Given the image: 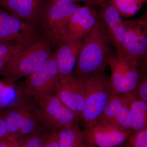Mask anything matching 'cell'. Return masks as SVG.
<instances>
[{"mask_svg": "<svg viewBox=\"0 0 147 147\" xmlns=\"http://www.w3.org/2000/svg\"><path fill=\"white\" fill-rule=\"evenodd\" d=\"M113 47L105 24L99 18L94 26L83 38L72 74L82 79L91 74L103 72L110 60L116 56Z\"/></svg>", "mask_w": 147, "mask_h": 147, "instance_id": "cell-1", "label": "cell"}, {"mask_svg": "<svg viewBox=\"0 0 147 147\" xmlns=\"http://www.w3.org/2000/svg\"><path fill=\"white\" fill-rule=\"evenodd\" d=\"M52 48L46 38H39L15 54L1 76L12 83L27 77L40 68L53 55Z\"/></svg>", "mask_w": 147, "mask_h": 147, "instance_id": "cell-2", "label": "cell"}, {"mask_svg": "<svg viewBox=\"0 0 147 147\" xmlns=\"http://www.w3.org/2000/svg\"><path fill=\"white\" fill-rule=\"evenodd\" d=\"M80 6L74 0H51L47 5L38 27L53 48L65 40L69 21Z\"/></svg>", "mask_w": 147, "mask_h": 147, "instance_id": "cell-3", "label": "cell"}, {"mask_svg": "<svg viewBox=\"0 0 147 147\" xmlns=\"http://www.w3.org/2000/svg\"><path fill=\"white\" fill-rule=\"evenodd\" d=\"M82 79L85 103L79 121L86 128L99 119L112 93L109 78L103 72L91 74Z\"/></svg>", "mask_w": 147, "mask_h": 147, "instance_id": "cell-4", "label": "cell"}, {"mask_svg": "<svg viewBox=\"0 0 147 147\" xmlns=\"http://www.w3.org/2000/svg\"><path fill=\"white\" fill-rule=\"evenodd\" d=\"M3 111L11 136L17 138L44 130L42 127L38 103L32 98H23Z\"/></svg>", "mask_w": 147, "mask_h": 147, "instance_id": "cell-5", "label": "cell"}, {"mask_svg": "<svg viewBox=\"0 0 147 147\" xmlns=\"http://www.w3.org/2000/svg\"><path fill=\"white\" fill-rule=\"evenodd\" d=\"M124 24L123 57L134 61L141 68H147V11L135 19L124 20Z\"/></svg>", "mask_w": 147, "mask_h": 147, "instance_id": "cell-6", "label": "cell"}, {"mask_svg": "<svg viewBox=\"0 0 147 147\" xmlns=\"http://www.w3.org/2000/svg\"><path fill=\"white\" fill-rule=\"evenodd\" d=\"M42 127L45 130H58L79 121V116L61 101L55 92L38 100Z\"/></svg>", "mask_w": 147, "mask_h": 147, "instance_id": "cell-7", "label": "cell"}, {"mask_svg": "<svg viewBox=\"0 0 147 147\" xmlns=\"http://www.w3.org/2000/svg\"><path fill=\"white\" fill-rule=\"evenodd\" d=\"M42 36L36 25L12 16L0 7V43L26 46Z\"/></svg>", "mask_w": 147, "mask_h": 147, "instance_id": "cell-8", "label": "cell"}, {"mask_svg": "<svg viewBox=\"0 0 147 147\" xmlns=\"http://www.w3.org/2000/svg\"><path fill=\"white\" fill-rule=\"evenodd\" d=\"M111 69L109 81L112 94L134 92L146 69L141 68L134 61L125 57L112 58L108 63Z\"/></svg>", "mask_w": 147, "mask_h": 147, "instance_id": "cell-9", "label": "cell"}, {"mask_svg": "<svg viewBox=\"0 0 147 147\" xmlns=\"http://www.w3.org/2000/svg\"><path fill=\"white\" fill-rule=\"evenodd\" d=\"M21 83L25 96L37 101L42 96L55 92L59 80L57 65L54 54L43 65Z\"/></svg>", "mask_w": 147, "mask_h": 147, "instance_id": "cell-10", "label": "cell"}, {"mask_svg": "<svg viewBox=\"0 0 147 147\" xmlns=\"http://www.w3.org/2000/svg\"><path fill=\"white\" fill-rule=\"evenodd\" d=\"M90 147H118L132 131L121 130L110 123L98 120L84 130Z\"/></svg>", "mask_w": 147, "mask_h": 147, "instance_id": "cell-11", "label": "cell"}, {"mask_svg": "<svg viewBox=\"0 0 147 147\" xmlns=\"http://www.w3.org/2000/svg\"><path fill=\"white\" fill-rule=\"evenodd\" d=\"M98 7L99 18L105 24L109 39L115 48L116 57H123V43L125 34L124 19L110 0H106Z\"/></svg>", "mask_w": 147, "mask_h": 147, "instance_id": "cell-12", "label": "cell"}, {"mask_svg": "<svg viewBox=\"0 0 147 147\" xmlns=\"http://www.w3.org/2000/svg\"><path fill=\"white\" fill-rule=\"evenodd\" d=\"M55 93L64 104L79 116L85 103L84 80L73 74L59 77Z\"/></svg>", "mask_w": 147, "mask_h": 147, "instance_id": "cell-13", "label": "cell"}, {"mask_svg": "<svg viewBox=\"0 0 147 147\" xmlns=\"http://www.w3.org/2000/svg\"><path fill=\"white\" fill-rule=\"evenodd\" d=\"M51 0H0V7L14 16L36 25Z\"/></svg>", "mask_w": 147, "mask_h": 147, "instance_id": "cell-14", "label": "cell"}, {"mask_svg": "<svg viewBox=\"0 0 147 147\" xmlns=\"http://www.w3.org/2000/svg\"><path fill=\"white\" fill-rule=\"evenodd\" d=\"M99 18L98 11L93 6H80L69 21L65 40L83 38L94 26Z\"/></svg>", "mask_w": 147, "mask_h": 147, "instance_id": "cell-15", "label": "cell"}, {"mask_svg": "<svg viewBox=\"0 0 147 147\" xmlns=\"http://www.w3.org/2000/svg\"><path fill=\"white\" fill-rule=\"evenodd\" d=\"M83 38L60 42L53 53L59 71V77L71 75L76 67Z\"/></svg>", "mask_w": 147, "mask_h": 147, "instance_id": "cell-16", "label": "cell"}, {"mask_svg": "<svg viewBox=\"0 0 147 147\" xmlns=\"http://www.w3.org/2000/svg\"><path fill=\"white\" fill-rule=\"evenodd\" d=\"M60 147H90L79 121L58 130Z\"/></svg>", "mask_w": 147, "mask_h": 147, "instance_id": "cell-17", "label": "cell"}, {"mask_svg": "<svg viewBox=\"0 0 147 147\" xmlns=\"http://www.w3.org/2000/svg\"><path fill=\"white\" fill-rule=\"evenodd\" d=\"M129 109L132 132L147 128V102L137 98L134 91L130 93Z\"/></svg>", "mask_w": 147, "mask_h": 147, "instance_id": "cell-18", "label": "cell"}, {"mask_svg": "<svg viewBox=\"0 0 147 147\" xmlns=\"http://www.w3.org/2000/svg\"><path fill=\"white\" fill-rule=\"evenodd\" d=\"M25 97L21 83L16 85L0 79V110L12 106Z\"/></svg>", "mask_w": 147, "mask_h": 147, "instance_id": "cell-19", "label": "cell"}, {"mask_svg": "<svg viewBox=\"0 0 147 147\" xmlns=\"http://www.w3.org/2000/svg\"><path fill=\"white\" fill-rule=\"evenodd\" d=\"M127 94H112L105 105L98 120L110 123L123 108L127 101Z\"/></svg>", "mask_w": 147, "mask_h": 147, "instance_id": "cell-20", "label": "cell"}, {"mask_svg": "<svg viewBox=\"0 0 147 147\" xmlns=\"http://www.w3.org/2000/svg\"><path fill=\"white\" fill-rule=\"evenodd\" d=\"M122 18L127 19L134 16L142 8L147 0H110Z\"/></svg>", "mask_w": 147, "mask_h": 147, "instance_id": "cell-21", "label": "cell"}, {"mask_svg": "<svg viewBox=\"0 0 147 147\" xmlns=\"http://www.w3.org/2000/svg\"><path fill=\"white\" fill-rule=\"evenodd\" d=\"M126 94L127 99L125 104L110 123L121 130L132 131L131 114L129 109L130 93Z\"/></svg>", "mask_w": 147, "mask_h": 147, "instance_id": "cell-22", "label": "cell"}, {"mask_svg": "<svg viewBox=\"0 0 147 147\" xmlns=\"http://www.w3.org/2000/svg\"><path fill=\"white\" fill-rule=\"evenodd\" d=\"M47 131L39 130L16 138V147H42Z\"/></svg>", "mask_w": 147, "mask_h": 147, "instance_id": "cell-23", "label": "cell"}, {"mask_svg": "<svg viewBox=\"0 0 147 147\" xmlns=\"http://www.w3.org/2000/svg\"><path fill=\"white\" fill-rule=\"evenodd\" d=\"M25 46L18 44L0 43V75L12 57Z\"/></svg>", "mask_w": 147, "mask_h": 147, "instance_id": "cell-24", "label": "cell"}, {"mask_svg": "<svg viewBox=\"0 0 147 147\" xmlns=\"http://www.w3.org/2000/svg\"><path fill=\"white\" fill-rule=\"evenodd\" d=\"M127 141L126 147H147V128L131 132Z\"/></svg>", "mask_w": 147, "mask_h": 147, "instance_id": "cell-25", "label": "cell"}, {"mask_svg": "<svg viewBox=\"0 0 147 147\" xmlns=\"http://www.w3.org/2000/svg\"><path fill=\"white\" fill-rule=\"evenodd\" d=\"M134 92L137 98L147 102V71L142 74L139 84Z\"/></svg>", "mask_w": 147, "mask_h": 147, "instance_id": "cell-26", "label": "cell"}, {"mask_svg": "<svg viewBox=\"0 0 147 147\" xmlns=\"http://www.w3.org/2000/svg\"><path fill=\"white\" fill-rule=\"evenodd\" d=\"M42 147H60L58 130H47Z\"/></svg>", "mask_w": 147, "mask_h": 147, "instance_id": "cell-27", "label": "cell"}, {"mask_svg": "<svg viewBox=\"0 0 147 147\" xmlns=\"http://www.w3.org/2000/svg\"><path fill=\"white\" fill-rule=\"evenodd\" d=\"M3 110H0V140L9 135L8 126L3 114Z\"/></svg>", "mask_w": 147, "mask_h": 147, "instance_id": "cell-28", "label": "cell"}, {"mask_svg": "<svg viewBox=\"0 0 147 147\" xmlns=\"http://www.w3.org/2000/svg\"><path fill=\"white\" fill-rule=\"evenodd\" d=\"M17 139L9 135L0 140V147H16Z\"/></svg>", "mask_w": 147, "mask_h": 147, "instance_id": "cell-29", "label": "cell"}, {"mask_svg": "<svg viewBox=\"0 0 147 147\" xmlns=\"http://www.w3.org/2000/svg\"><path fill=\"white\" fill-rule=\"evenodd\" d=\"M74 1L78 2L79 1L83 2L85 3L86 5L94 6V5L99 6L106 0H74Z\"/></svg>", "mask_w": 147, "mask_h": 147, "instance_id": "cell-30", "label": "cell"}, {"mask_svg": "<svg viewBox=\"0 0 147 147\" xmlns=\"http://www.w3.org/2000/svg\"><path fill=\"white\" fill-rule=\"evenodd\" d=\"M54 1H59V0H54Z\"/></svg>", "mask_w": 147, "mask_h": 147, "instance_id": "cell-31", "label": "cell"}, {"mask_svg": "<svg viewBox=\"0 0 147 147\" xmlns=\"http://www.w3.org/2000/svg\"></svg>", "mask_w": 147, "mask_h": 147, "instance_id": "cell-32", "label": "cell"}]
</instances>
